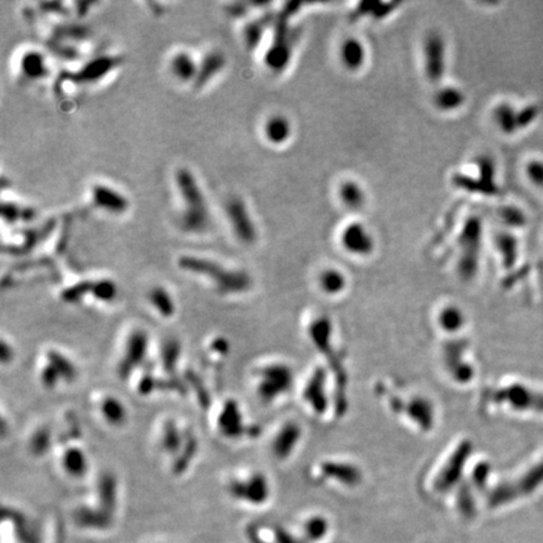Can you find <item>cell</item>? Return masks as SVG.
I'll return each instance as SVG.
<instances>
[{
    "label": "cell",
    "mask_w": 543,
    "mask_h": 543,
    "mask_svg": "<svg viewBox=\"0 0 543 543\" xmlns=\"http://www.w3.org/2000/svg\"><path fill=\"white\" fill-rule=\"evenodd\" d=\"M178 194L179 228L188 234H204L211 228V211L206 195L195 174L188 167L180 166L174 175Z\"/></svg>",
    "instance_id": "cell-1"
},
{
    "label": "cell",
    "mask_w": 543,
    "mask_h": 543,
    "mask_svg": "<svg viewBox=\"0 0 543 543\" xmlns=\"http://www.w3.org/2000/svg\"><path fill=\"white\" fill-rule=\"evenodd\" d=\"M16 74L23 84H37L48 79L51 67L47 56L36 48L24 49L18 58Z\"/></svg>",
    "instance_id": "cell-12"
},
{
    "label": "cell",
    "mask_w": 543,
    "mask_h": 543,
    "mask_svg": "<svg viewBox=\"0 0 543 543\" xmlns=\"http://www.w3.org/2000/svg\"><path fill=\"white\" fill-rule=\"evenodd\" d=\"M302 439V430L296 422H284L278 427L271 439V454L277 459H288L294 453Z\"/></svg>",
    "instance_id": "cell-13"
},
{
    "label": "cell",
    "mask_w": 543,
    "mask_h": 543,
    "mask_svg": "<svg viewBox=\"0 0 543 543\" xmlns=\"http://www.w3.org/2000/svg\"><path fill=\"white\" fill-rule=\"evenodd\" d=\"M59 460L62 463L63 469L68 475L81 477V475L84 474L86 468H87L84 450L74 448V447L64 450Z\"/></svg>",
    "instance_id": "cell-31"
},
{
    "label": "cell",
    "mask_w": 543,
    "mask_h": 543,
    "mask_svg": "<svg viewBox=\"0 0 543 543\" xmlns=\"http://www.w3.org/2000/svg\"><path fill=\"white\" fill-rule=\"evenodd\" d=\"M339 59L346 71L359 72L365 67L367 61V49L365 44L359 38H345L339 44Z\"/></svg>",
    "instance_id": "cell-21"
},
{
    "label": "cell",
    "mask_w": 543,
    "mask_h": 543,
    "mask_svg": "<svg viewBox=\"0 0 543 543\" xmlns=\"http://www.w3.org/2000/svg\"><path fill=\"white\" fill-rule=\"evenodd\" d=\"M337 196L339 203L350 211H359L365 208L367 203V194L359 181L352 179H346L337 186Z\"/></svg>",
    "instance_id": "cell-25"
},
{
    "label": "cell",
    "mask_w": 543,
    "mask_h": 543,
    "mask_svg": "<svg viewBox=\"0 0 543 543\" xmlns=\"http://www.w3.org/2000/svg\"><path fill=\"white\" fill-rule=\"evenodd\" d=\"M94 409L104 423L120 428L127 420V410L122 400L112 394H101L94 402Z\"/></svg>",
    "instance_id": "cell-20"
},
{
    "label": "cell",
    "mask_w": 543,
    "mask_h": 543,
    "mask_svg": "<svg viewBox=\"0 0 543 543\" xmlns=\"http://www.w3.org/2000/svg\"><path fill=\"white\" fill-rule=\"evenodd\" d=\"M468 453H469V444L467 442H463L460 447L455 448L454 452H452L449 457L445 458L444 464L438 469L437 486L439 488L445 489L455 484V482L459 478L460 473L463 472Z\"/></svg>",
    "instance_id": "cell-15"
},
{
    "label": "cell",
    "mask_w": 543,
    "mask_h": 543,
    "mask_svg": "<svg viewBox=\"0 0 543 543\" xmlns=\"http://www.w3.org/2000/svg\"><path fill=\"white\" fill-rule=\"evenodd\" d=\"M225 218L239 243L253 246L258 241V228L244 199L231 196L225 204Z\"/></svg>",
    "instance_id": "cell-7"
},
{
    "label": "cell",
    "mask_w": 543,
    "mask_h": 543,
    "mask_svg": "<svg viewBox=\"0 0 543 543\" xmlns=\"http://www.w3.org/2000/svg\"><path fill=\"white\" fill-rule=\"evenodd\" d=\"M539 112H541V109L537 105H528L523 109H519V121H521L522 130L527 129L528 126L532 125L533 122L537 120Z\"/></svg>",
    "instance_id": "cell-36"
},
{
    "label": "cell",
    "mask_w": 543,
    "mask_h": 543,
    "mask_svg": "<svg viewBox=\"0 0 543 543\" xmlns=\"http://www.w3.org/2000/svg\"><path fill=\"white\" fill-rule=\"evenodd\" d=\"M120 58L114 56H99L84 63L79 72L74 74V81L81 84H94L105 79L112 69L117 67Z\"/></svg>",
    "instance_id": "cell-16"
},
{
    "label": "cell",
    "mask_w": 543,
    "mask_h": 543,
    "mask_svg": "<svg viewBox=\"0 0 543 543\" xmlns=\"http://www.w3.org/2000/svg\"><path fill=\"white\" fill-rule=\"evenodd\" d=\"M149 349V339L144 329H135L126 336L124 345L121 346L120 356L117 362V374L120 377L131 375L139 365L144 364Z\"/></svg>",
    "instance_id": "cell-9"
},
{
    "label": "cell",
    "mask_w": 543,
    "mask_h": 543,
    "mask_svg": "<svg viewBox=\"0 0 543 543\" xmlns=\"http://www.w3.org/2000/svg\"><path fill=\"white\" fill-rule=\"evenodd\" d=\"M437 324L444 332H458L459 329H464V312L457 304H444L437 314Z\"/></svg>",
    "instance_id": "cell-28"
},
{
    "label": "cell",
    "mask_w": 543,
    "mask_h": 543,
    "mask_svg": "<svg viewBox=\"0 0 543 543\" xmlns=\"http://www.w3.org/2000/svg\"><path fill=\"white\" fill-rule=\"evenodd\" d=\"M77 369L71 357L56 350L46 351L39 361L38 375L44 387L53 389L63 382L69 384L77 377Z\"/></svg>",
    "instance_id": "cell-8"
},
{
    "label": "cell",
    "mask_w": 543,
    "mask_h": 543,
    "mask_svg": "<svg viewBox=\"0 0 543 543\" xmlns=\"http://www.w3.org/2000/svg\"><path fill=\"white\" fill-rule=\"evenodd\" d=\"M497 251L502 256V263L509 268L514 266L518 256V239L509 231H501L494 238Z\"/></svg>",
    "instance_id": "cell-30"
},
{
    "label": "cell",
    "mask_w": 543,
    "mask_h": 543,
    "mask_svg": "<svg viewBox=\"0 0 543 543\" xmlns=\"http://www.w3.org/2000/svg\"><path fill=\"white\" fill-rule=\"evenodd\" d=\"M226 66V58L224 53L219 49H211L205 53L203 57L199 59L198 76L194 82L193 87L195 89H201L209 86Z\"/></svg>",
    "instance_id": "cell-18"
},
{
    "label": "cell",
    "mask_w": 543,
    "mask_h": 543,
    "mask_svg": "<svg viewBox=\"0 0 543 543\" xmlns=\"http://www.w3.org/2000/svg\"><path fill=\"white\" fill-rule=\"evenodd\" d=\"M251 387L261 404L272 405L284 397L293 385V371L283 361H263L251 372Z\"/></svg>",
    "instance_id": "cell-3"
},
{
    "label": "cell",
    "mask_w": 543,
    "mask_h": 543,
    "mask_svg": "<svg viewBox=\"0 0 543 543\" xmlns=\"http://www.w3.org/2000/svg\"><path fill=\"white\" fill-rule=\"evenodd\" d=\"M293 136V125L289 117L283 114L268 116L263 124V137L273 146L286 145Z\"/></svg>",
    "instance_id": "cell-22"
},
{
    "label": "cell",
    "mask_w": 543,
    "mask_h": 543,
    "mask_svg": "<svg viewBox=\"0 0 543 543\" xmlns=\"http://www.w3.org/2000/svg\"><path fill=\"white\" fill-rule=\"evenodd\" d=\"M89 201L101 213L121 216L130 209V200L125 194L112 185L94 183L89 188Z\"/></svg>",
    "instance_id": "cell-11"
},
{
    "label": "cell",
    "mask_w": 543,
    "mask_h": 543,
    "mask_svg": "<svg viewBox=\"0 0 543 543\" xmlns=\"http://www.w3.org/2000/svg\"><path fill=\"white\" fill-rule=\"evenodd\" d=\"M317 284L321 289L327 296L334 297L344 293L347 287V278L345 273L339 271V268L334 266H327L319 272L317 276Z\"/></svg>",
    "instance_id": "cell-26"
},
{
    "label": "cell",
    "mask_w": 543,
    "mask_h": 543,
    "mask_svg": "<svg viewBox=\"0 0 543 543\" xmlns=\"http://www.w3.org/2000/svg\"><path fill=\"white\" fill-rule=\"evenodd\" d=\"M465 104H467V94L464 91L453 84H447L440 87L435 91L433 96V105L435 106V109L444 114L462 110Z\"/></svg>",
    "instance_id": "cell-24"
},
{
    "label": "cell",
    "mask_w": 543,
    "mask_h": 543,
    "mask_svg": "<svg viewBox=\"0 0 543 543\" xmlns=\"http://www.w3.org/2000/svg\"><path fill=\"white\" fill-rule=\"evenodd\" d=\"M243 412L233 400L223 402L219 413L216 414V430L225 438L235 439L241 437L244 428Z\"/></svg>",
    "instance_id": "cell-17"
},
{
    "label": "cell",
    "mask_w": 543,
    "mask_h": 543,
    "mask_svg": "<svg viewBox=\"0 0 543 543\" xmlns=\"http://www.w3.org/2000/svg\"><path fill=\"white\" fill-rule=\"evenodd\" d=\"M178 266L190 274L206 279L215 292L220 294H239L249 291L251 287L249 273L224 266L206 256L184 254L179 256Z\"/></svg>",
    "instance_id": "cell-2"
},
{
    "label": "cell",
    "mask_w": 543,
    "mask_h": 543,
    "mask_svg": "<svg viewBox=\"0 0 543 543\" xmlns=\"http://www.w3.org/2000/svg\"><path fill=\"white\" fill-rule=\"evenodd\" d=\"M324 380H326L324 371L319 369L314 371V374L309 377L306 387H303V402L317 415H324L329 405Z\"/></svg>",
    "instance_id": "cell-19"
},
{
    "label": "cell",
    "mask_w": 543,
    "mask_h": 543,
    "mask_svg": "<svg viewBox=\"0 0 543 543\" xmlns=\"http://www.w3.org/2000/svg\"><path fill=\"white\" fill-rule=\"evenodd\" d=\"M199 59L188 49H178L167 59V71L180 84H194L198 76Z\"/></svg>",
    "instance_id": "cell-14"
},
{
    "label": "cell",
    "mask_w": 543,
    "mask_h": 543,
    "mask_svg": "<svg viewBox=\"0 0 543 543\" xmlns=\"http://www.w3.org/2000/svg\"><path fill=\"white\" fill-rule=\"evenodd\" d=\"M483 241V223L478 216H469L465 220L458 236L459 256L457 269L462 279L470 281L475 277L481 259Z\"/></svg>",
    "instance_id": "cell-4"
},
{
    "label": "cell",
    "mask_w": 543,
    "mask_h": 543,
    "mask_svg": "<svg viewBox=\"0 0 543 543\" xmlns=\"http://www.w3.org/2000/svg\"><path fill=\"white\" fill-rule=\"evenodd\" d=\"M475 166L478 170L477 181L481 185L483 194L496 195L498 188L496 185V162L488 155H481L475 160Z\"/></svg>",
    "instance_id": "cell-27"
},
{
    "label": "cell",
    "mask_w": 543,
    "mask_h": 543,
    "mask_svg": "<svg viewBox=\"0 0 543 543\" xmlns=\"http://www.w3.org/2000/svg\"><path fill=\"white\" fill-rule=\"evenodd\" d=\"M327 464L321 465V473H326L327 477H332L336 478L339 481H342V483H345L347 486H354L355 483L360 481L361 472L357 469V467L354 464H349L346 462H331L332 464H329V462H326Z\"/></svg>",
    "instance_id": "cell-29"
},
{
    "label": "cell",
    "mask_w": 543,
    "mask_h": 543,
    "mask_svg": "<svg viewBox=\"0 0 543 543\" xmlns=\"http://www.w3.org/2000/svg\"><path fill=\"white\" fill-rule=\"evenodd\" d=\"M339 244L350 256L366 258L375 251L377 241L372 231L364 223L351 221L341 230Z\"/></svg>",
    "instance_id": "cell-10"
},
{
    "label": "cell",
    "mask_w": 543,
    "mask_h": 543,
    "mask_svg": "<svg viewBox=\"0 0 543 543\" xmlns=\"http://www.w3.org/2000/svg\"><path fill=\"white\" fill-rule=\"evenodd\" d=\"M149 303L152 309L157 311V314L162 317H171L174 314V299L171 294L164 287L152 288L147 296Z\"/></svg>",
    "instance_id": "cell-32"
},
{
    "label": "cell",
    "mask_w": 543,
    "mask_h": 543,
    "mask_svg": "<svg viewBox=\"0 0 543 543\" xmlns=\"http://www.w3.org/2000/svg\"><path fill=\"white\" fill-rule=\"evenodd\" d=\"M448 66V44L444 34L437 29L429 31L423 39L424 74L430 84L442 82Z\"/></svg>",
    "instance_id": "cell-6"
},
{
    "label": "cell",
    "mask_w": 543,
    "mask_h": 543,
    "mask_svg": "<svg viewBox=\"0 0 543 543\" xmlns=\"http://www.w3.org/2000/svg\"><path fill=\"white\" fill-rule=\"evenodd\" d=\"M493 122L502 134L507 136L516 135L522 130L519 121V109L513 106L511 102H499L492 112Z\"/></svg>",
    "instance_id": "cell-23"
},
{
    "label": "cell",
    "mask_w": 543,
    "mask_h": 543,
    "mask_svg": "<svg viewBox=\"0 0 543 543\" xmlns=\"http://www.w3.org/2000/svg\"><path fill=\"white\" fill-rule=\"evenodd\" d=\"M266 21H251L246 24L243 29V39L246 42V47L254 48L261 42L263 34L266 31Z\"/></svg>",
    "instance_id": "cell-34"
},
{
    "label": "cell",
    "mask_w": 543,
    "mask_h": 543,
    "mask_svg": "<svg viewBox=\"0 0 543 543\" xmlns=\"http://www.w3.org/2000/svg\"><path fill=\"white\" fill-rule=\"evenodd\" d=\"M269 482L258 470L236 472L228 481V492L236 501L246 504H263L269 497Z\"/></svg>",
    "instance_id": "cell-5"
},
{
    "label": "cell",
    "mask_w": 543,
    "mask_h": 543,
    "mask_svg": "<svg viewBox=\"0 0 543 543\" xmlns=\"http://www.w3.org/2000/svg\"><path fill=\"white\" fill-rule=\"evenodd\" d=\"M499 216L501 220L508 228H522L527 223V218L523 213L522 210L517 208V206H513V205H508V206H503L499 210Z\"/></svg>",
    "instance_id": "cell-33"
},
{
    "label": "cell",
    "mask_w": 543,
    "mask_h": 543,
    "mask_svg": "<svg viewBox=\"0 0 543 543\" xmlns=\"http://www.w3.org/2000/svg\"><path fill=\"white\" fill-rule=\"evenodd\" d=\"M528 180L537 188L543 189V160L533 159L526 165Z\"/></svg>",
    "instance_id": "cell-35"
}]
</instances>
